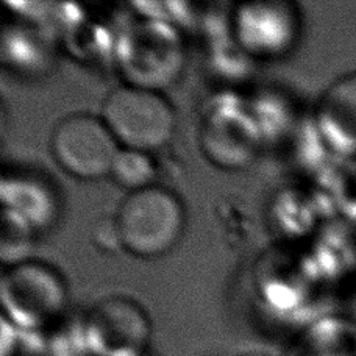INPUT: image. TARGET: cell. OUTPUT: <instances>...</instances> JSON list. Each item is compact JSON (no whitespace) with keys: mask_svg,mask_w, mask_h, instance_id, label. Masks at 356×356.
Returning <instances> with one entry per match:
<instances>
[{"mask_svg":"<svg viewBox=\"0 0 356 356\" xmlns=\"http://www.w3.org/2000/svg\"><path fill=\"white\" fill-rule=\"evenodd\" d=\"M50 150L67 174L81 180H97L111 174L120 145L102 118L79 113L55 125Z\"/></svg>","mask_w":356,"mask_h":356,"instance_id":"obj_3","label":"cell"},{"mask_svg":"<svg viewBox=\"0 0 356 356\" xmlns=\"http://www.w3.org/2000/svg\"><path fill=\"white\" fill-rule=\"evenodd\" d=\"M234 24L243 47L258 56L284 54L297 35V15L286 3L243 5Z\"/></svg>","mask_w":356,"mask_h":356,"instance_id":"obj_8","label":"cell"},{"mask_svg":"<svg viewBox=\"0 0 356 356\" xmlns=\"http://www.w3.org/2000/svg\"><path fill=\"white\" fill-rule=\"evenodd\" d=\"M100 118L122 149L147 152L170 141L175 113L158 91L125 85L106 95Z\"/></svg>","mask_w":356,"mask_h":356,"instance_id":"obj_2","label":"cell"},{"mask_svg":"<svg viewBox=\"0 0 356 356\" xmlns=\"http://www.w3.org/2000/svg\"><path fill=\"white\" fill-rule=\"evenodd\" d=\"M316 127L333 154L356 158V71L336 79L319 99Z\"/></svg>","mask_w":356,"mask_h":356,"instance_id":"obj_9","label":"cell"},{"mask_svg":"<svg viewBox=\"0 0 356 356\" xmlns=\"http://www.w3.org/2000/svg\"><path fill=\"white\" fill-rule=\"evenodd\" d=\"M66 288L52 267L42 263L11 266L2 278V305L6 316L22 327H38L65 307Z\"/></svg>","mask_w":356,"mask_h":356,"instance_id":"obj_5","label":"cell"},{"mask_svg":"<svg viewBox=\"0 0 356 356\" xmlns=\"http://www.w3.org/2000/svg\"><path fill=\"white\" fill-rule=\"evenodd\" d=\"M94 239L99 245L108 247V249H111V245L122 247V244H120L119 233H118L116 220H114V219L102 220L100 224H97V227H95Z\"/></svg>","mask_w":356,"mask_h":356,"instance_id":"obj_11","label":"cell"},{"mask_svg":"<svg viewBox=\"0 0 356 356\" xmlns=\"http://www.w3.org/2000/svg\"><path fill=\"white\" fill-rule=\"evenodd\" d=\"M110 175L118 184L133 193L154 184L156 168L147 152L120 149Z\"/></svg>","mask_w":356,"mask_h":356,"instance_id":"obj_10","label":"cell"},{"mask_svg":"<svg viewBox=\"0 0 356 356\" xmlns=\"http://www.w3.org/2000/svg\"><path fill=\"white\" fill-rule=\"evenodd\" d=\"M88 338L99 352L111 356L133 355L149 339V322L135 302L122 297L105 298L89 313Z\"/></svg>","mask_w":356,"mask_h":356,"instance_id":"obj_6","label":"cell"},{"mask_svg":"<svg viewBox=\"0 0 356 356\" xmlns=\"http://www.w3.org/2000/svg\"><path fill=\"white\" fill-rule=\"evenodd\" d=\"M200 139L209 160L222 168H241L257 154L259 130L241 106H222L207 114Z\"/></svg>","mask_w":356,"mask_h":356,"instance_id":"obj_7","label":"cell"},{"mask_svg":"<svg viewBox=\"0 0 356 356\" xmlns=\"http://www.w3.org/2000/svg\"><path fill=\"white\" fill-rule=\"evenodd\" d=\"M114 220L127 252L141 258H156L180 239L184 209L174 193L152 184L127 195Z\"/></svg>","mask_w":356,"mask_h":356,"instance_id":"obj_1","label":"cell"},{"mask_svg":"<svg viewBox=\"0 0 356 356\" xmlns=\"http://www.w3.org/2000/svg\"><path fill=\"white\" fill-rule=\"evenodd\" d=\"M181 63L180 40L164 24H135L124 36L120 65L131 86L156 91L174 80Z\"/></svg>","mask_w":356,"mask_h":356,"instance_id":"obj_4","label":"cell"}]
</instances>
